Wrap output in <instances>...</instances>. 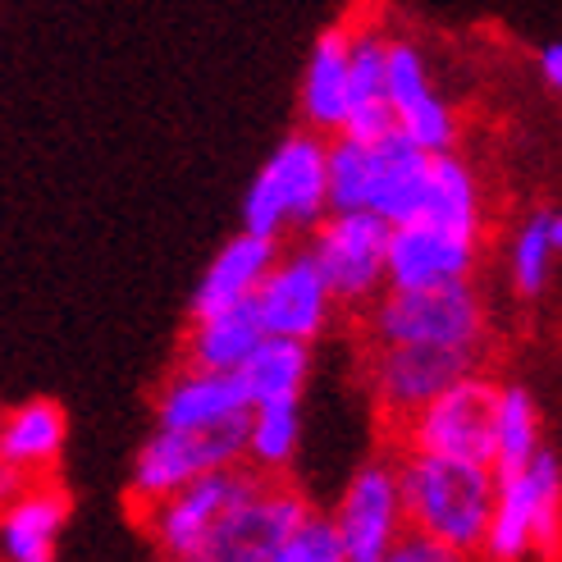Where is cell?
<instances>
[{
	"mask_svg": "<svg viewBox=\"0 0 562 562\" xmlns=\"http://www.w3.org/2000/svg\"><path fill=\"white\" fill-rule=\"evenodd\" d=\"M435 151L407 143L403 133L329 137V211H371L389 224H407L426 215Z\"/></svg>",
	"mask_w": 562,
	"mask_h": 562,
	"instance_id": "6da1fadb",
	"label": "cell"
},
{
	"mask_svg": "<svg viewBox=\"0 0 562 562\" xmlns=\"http://www.w3.org/2000/svg\"><path fill=\"white\" fill-rule=\"evenodd\" d=\"M398 485L407 526L443 540L458 558L485 549V530L494 517V467L439 458V453H403Z\"/></svg>",
	"mask_w": 562,
	"mask_h": 562,
	"instance_id": "7a4b0ae2",
	"label": "cell"
},
{
	"mask_svg": "<svg viewBox=\"0 0 562 562\" xmlns=\"http://www.w3.org/2000/svg\"><path fill=\"white\" fill-rule=\"evenodd\" d=\"M329 215V137L297 128L270 151L243 196V229L284 238Z\"/></svg>",
	"mask_w": 562,
	"mask_h": 562,
	"instance_id": "3957f363",
	"label": "cell"
},
{
	"mask_svg": "<svg viewBox=\"0 0 562 562\" xmlns=\"http://www.w3.org/2000/svg\"><path fill=\"white\" fill-rule=\"evenodd\" d=\"M367 344H439L490 352V312L471 279L439 289H384L367 306Z\"/></svg>",
	"mask_w": 562,
	"mask_h": 562,
	"instance_id": "277c9868",
	"label": "cell"
},
{
	"mask_svg": "<svg viewBox=\"0 0 562 562\" xmlns=\"http://www.w3.org/2000/svg\"><path fill=\"white\" fill-rule=\"evenodd\" d=\"M494 517L485 530V558H553L562 553V462L540 448L517 471H494Z\"/></svg>",
	"mask_w": 562,
	"mask_h": 562,
	"instance_id": "5b68a950",
	"label": "cell"
},
{
	"mask_svg": "<svg viewBox=\"0 0 562 562\" xmlns=\"http://www.w3.org/2000/svg\"><path fill=\"white\" fill-rule=\"evenodd\" d=\"M266 475L247 462L234 467H220L188 481L183 490L165 494L156 503H143L137 517H143V530L160 558H175V562H206L220 526L229 521V513L238 503L257 490Z\"/></svg>",
	"mask_w": 562,
	"mask_h": 562,
	"instance_id": "8992f818",
	"label": "cell"
},
{
	"mask_svg": "<svg viewBox=\"0 0 562 562\" xmlns=\"http://www.w3.org/2000/svg\"><path fill=\"white\" fill-rule=\"evenodd\" d=\"M389 229L393 224L371 211H329L306 229V251L339 306L367 312L389 289Z\"/></svg>",
	"mask_w": 562,
	"mask_h": 562,
	"instance_id": "52a82bcc",
	"label": "cell"
},
{
	"mask_svg": "<svg viewBox=\"0 0 562 562\" xmlns=\"http://www.w3.org/2000/svg\"><path fill=\"white\" fill-rule=\"evenodd\" d=\"M494 407L498 380L485 371H467L448 389H439L426 407L403 416V448L407 453H439L462 462L494 467Z\"/></svg>",
	"mask_w": 562,
	"mask_h": 562,
	"instance_id": "ba28073f",
	"label": "cell"
},
{
	"mask_svg": "<svg viewBox=\"0 0 562 562\" xmlns=\"http://www.w3.org/2000/svg\"><path fill=\"white\" fill-rule=\"evenodd\" d=\"M243 420H229V426H215V430L156 426L151 439L137 448V458H133L128 503L143 508V503H156L165 494L183 490L188 481H196V475L243 462Z\"/></svg>",
	"mask_w": 562,
	"mask_h": 562,
	"instance_id": "9c48e42d",
	"label": "cell"
},
{
	"mask_svg": "<svg viewBox=\"0 0 562 562\" xmlns=\"http://www.w3.org/2000/svg\"><path fill=\"white\" fill-rule=\"evenodd\" d=\"M384 92H389V110H393V133H403L407 143L426 147V151H458V137H462L458 110L435 88L430 55L407 33H389Z\"/></svg>",
	"mask_w": 562,
	"mask_h": 562,
	"instance_id": "30bf717a",
	"label": "cell"
},
{
	"mask_svg": "<svg viewBox=\"0 0 562 562\" xmlns=\"http://www.w3.org/2000/svg\"><path fill=\"white\" fill-rule=\"evenodd\" d=\"M485 352L471 348H439V344H380L367 361L371 398L389 420H403L416 407H426L439 389L462 380L467 371H481Z\"/></svg>",
	"mask_w": 562,
	"mask_h": 562,
	"instance_id": "8fae6325",
	"label": "cell"
},
{
	"mask_svg": "<svg viewBox=\"0 0 562 562\" xmlns=\"http://www.w3.org/2000/svg\"><path fill=\"white\" fill-rule=\"evenodd\" d=\"M329 517H334V526H339L348 562H389L393 540L407 530L398 462L375 458L367 467H357Z\"/></svg>",
	"mask_w": 562,
	"mask_h": 562,
	"instance_id": "7c38bea8",
	"label": "cell"
},
{
	"mask_svg": "<svg viewBox=\"0 0 562 562\" xmlns=\"http://www.w3.org/2000/svg\"><path fill=\"white\" fill-rule=\"evenodd\" d=\"M251 306H257L266 334H284V339H302V344H316L334 325V312H339V302H334L325 274L306 247L279 251Z\"/></svg>",
	"mask_w": 562,
	"mask_h": 562,
	"instance_id": "4fadbf2b",
	"label": "cell"
},
{
	"mask_svg": "<svg viewBox=\"0 0 562 562\" xmlns=\"http://www.w3.org/2000/svg\"><path fill=\"white\" fill-rule=\"evenodd\" d=\"M475 234H458L435 220H407L389 229V289H439L467 284L481 266Z\"/></svg>",
	"mask_w": 562,
	"mask_h": 562,
	"instance_id": "5bb4252c",
	"label": "cell"
},
{
	"mask_svg": "<svg viewBox=\"0 0 562 562\" xmlns=\"http://www.w3.org/2000/svg\"><path fill=\"white\" fill-rule=\"evenodd\" d=\"M306 513H312V503H306L302 490L266 475L229 513V521L220 526L206 562H279V549H284V540Z\"/></svg>",
	"mask_w": 562,
	"mask_h": 562,
	"instance_id": "9a60e30c",
	"label": "cell"
},
{
	"mask_svg": "<svg viewBox=\"0 0 562 562\" xmlns=\"http://www.w3.org/2000/svg\"><path fill=\"white\" fill-rule=\"evenodd\" d=\"M247 412L251 403L238 371H206L183 361L156 393V426L175 430H215L229 426V420H243Z\"/></svg>",
	"mask_w": 562,
	"mask_h": 562,
	"instance_id": "2e32d148",
	"label": "cell"
},
{
	"mask_svg": "<svg viewBox=\"0 0 562 562\" xmlns=\"http://www.w3.org/2000/svg\"><path fill=\"white\" fill-rule=\"evenodd\" d=\"M348 78H352V14L329 23L312 46V60L302 69L297 110L302 124L325 137L344 133L348 120Z\"/></svg>",
	"mask_w": 562,
	"mask_h": 562,
	"instance_id": "e0dca14e",
	"label": "cell"
},
{
	"mask_svg": "<svg viewBox=\"0 0 562 562\" xmlns=\"http://www.w3.org/2000/svg\"><path fill=\"white\" fill-rule=\"evenodd\" d=\"M69 530V494L60 485L27 481L0 508V558L5 562H50Z\"/></svg>",
	"mask_w": 562,
	"mask_h": 562,
	"instance_id": "ac0fdd59",
	"label": "cell"
},
{
	"mask_svg": "<svg viewBox=\"0 0 562 562\" xmlns=\"http://www.w3.org/2000/svg\"><path fill=\"white\" fill-rule=\"evenodd\" d=\"M384 46L389 27H380L367 10L352 14V78H348V120L344 133L375 143L393 133V110L384 92Z\"/></svg>",
	"mask_w": 562,
	"mask_h": 562,
	"instance_id": "d6986e66",
	"label": "cell"
},
{
	"mask_svg": "<svg viewBox=\"0 0 562 562\" xmlns=\"http://www.w3.org/2000/svg\"><path fill=\"white\" fill-rule=\"evenodd\" d=\"M279 257V238H266V234H251L243 229L238 238H229L215 261L206 266L202 284L192 293V316H206V312H220V306H238V302H251L261 289V279L270 274Z\"/></svg>",
	"mask_w": 562,
	"mask_h": 562,
	"instance_id": "ffe728a7",
	"label": "cell"
},
{
	"mask_svg": "<svg viewBox=\"0 0 562 562\" xmlns=\"http://www.w3.org/2000/svg\"><path fill=\"white\" fill-rule=\"evenodd\" d=\"M261 339H266V325L251 302L220 306V312L192 316V329L183 339V361L206 371H238Z\"/></svg>",
	"mask_w": 562,
	"mask_h": 562,
	"instance_id": "44dd1931",
	"label": "cell"
},
{
	"mask_svg": "<svg viewBox=\"0 0 562 562\" xmlns=\"http://www.w3.org/2000/svg\"><path fill=\"white\" fill-rule=\"evenodd\" d=\"M65 439H69V420L60 403H50V398L19 403L0 416V458L19 467L23 475L50 471L65 453Z\"/></svg>",
	"mask_w": 562,
	"mask_h": 562,
	"instance_id": "7402d4cb",
	"label": "cell"
},
{
	"mask_svg": "<svg viewBox=\"0 0 562 562\" xmlns=\"http://www.w3.org/2000/svg\"><path fill=\"white\" fill-rule=\"evenodd\" d=\"M238 380L247 389V403H302L306 380H312V344L284 339V334H266L251 348V357L238 367Z\"/></svg>",
	"mask_w": 562,
	"mask_h": 562,
	"instance_id": "603a6c76",
	"label": "cell"
},
{
	"mask_svg": "<svg viewBox=\"0 0 562 562\" xmlns=\"http://www.w3.org/2000/svg\"><path fill=\"white\" fill-rule=\"evenodd\" d=\"M562 257V206H536L508 243V284L521 302L544 297Z\"/></svg>",
	"mask_w": 562,
	"mask_h": 562,
	"instance_id": "cb8c5ba5",
	"label": "cell"
},
{
	"mask_svg": "<svg viewBox=\"0 0 562 562\" xmlns=\"http://www.w3.org/2000/svg\"><path fill=\"white\" fill-rule=\"evenodd\" d=\"M420 220H435V224H448V229H458V234L485 238V192H481L475 170L458 151H435L430 196H426V215Z\"/></svg>",
	"mask_w": 562,
	"mask_h": 562,
	"instance_id": "d4e9b609",
	"label": "cell"
},
{
	"mask_svg": "<svg viewBox=\"0 0 562 562\" xmlns=\"http://www.w3.org/2000/svg\"><path fill=\"white\" fill-rule=\"evenodd\" d=\"M302 448V403H261L243 420V462L261 475L289 471Z\"/></svg>",
	"mask_w": 562,
	"mask_h": 562,
	"instance_id": "484cf974",
	"label": "cell"
},
{
	"mask_svg": "<svg viewBox=\"0 0 562 562\" xmlns=\"http://www.w3.org/2000/svg\"><path fill=\"white\" fill-rule=\"evenodd\" d=\"M544 448L540 403L526 384H498L494 407V471H517Z\"/></svg>",
	"mask_w": 562,
	"mask_h": 562,
	"instance_id": "4316f807",
	"label": "cell"
},
{
	"mask_svg": "<svg viewBox=\"0 0 562 562\" xmlns=\"http://www.w3.org/2000/svg\"><path fill=\"white\" fill-rule=\"evenodd\" d=\"M279 562H348L344 558V540H339V526H334L329 513H306L297 521V530L279 549Z\"/></svg>",
	"mask_w": 562,
	"mask_h": 562,
	"instance_id": "83f0119b",
	"label": "cell"
},
{
	"mask_svg": "<svg viewBox=\"0 0 562 562\" xmlns=\"http://www.w3.org/2000/svg\"><path fill=\"white\" fill-rule=\"evenodd\" d=\"M389 562H458V553L448 549L443 540H435V536H426V530H416V526H407L398 540H393V549H389Z\"/></svg>",
	"mask_w": 562,
	"mask_h": 562,
	"instance_id": "f1b7e54d",
	"label": "cell"
},
{
	"mask_svg": "<svg viewBox=\"0 0 562 562\" xmlns=\"http://www.w3.org/2000/svg\"><path fill=\"white\" fill-rule=\"evenodd\" d=\"M536 69H540L544 88H549L553 97H562V42H549V46L536 50Z\"/></svg>",
	"mask_w": 562,
	"mask_h": 562,
	"instance_id": "f546056e",
	"label": "cell"
},
{
	"mask_svg": "<svg viewBox=\"0 0 562 562\" xmlns=\"http://www.w3.org/2000/svg\"><path fill=\"white\" fill-rule=\"evenodd\" d=\"M27 481H33V475H23L19 467H10L5 458H0V508H5V503H10Z\"/></svg>",
	"mask_w": 562,
	"mask_h": 562,
	"instance_id": "4dcf8cb0",
	"label": "cell"
}]
</instances>
